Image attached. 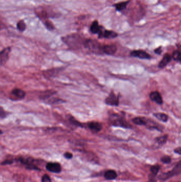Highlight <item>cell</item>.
<instances>
[{
	"label": "cell",
	"instance_id": "obj_20",
	"mask_svg": "<svg viewBox=\"0 0 181 182\" xmlns=\"http://www.w3.org/2000/svg\"><path fill=\"white\" fill-rule=\"evenodd\" d=\"M172 59V56H170V54H169V53H166L163 57L162 60L159 63L158 67L160 68L161 69L165 68L167 65L170 62Z\"/></svg>",
	"mask_w": 181,
	"mask_h": 182
},
{
	"label": "cell",
	"instance_id": "obj_11",
	"mask_svg": "<svg viewBox=\"0 0 181 182\" xmlns=\"http://www.w3.org/2000/svg\"><path fill=\"white\" fill-rule=\"evenodd\" d=\"M117 50H118L117 47L114 44L102 45V47H101L102 53H104L107 55H109V56H112L115 54Z\"/></svg>",
	"mask_w": 181,
	"mask_h": 182
},
{
	"label": "cell",
	"instance_id": "obj_25",
	"mask_svg": "<svg viewBox=\"0 0 181 182\" xmlns=\"http://www.w3.org/2000/svg\"><path fill=\"white\" fill-rule=\"evenodd\" d=\"M172 58L173 59L174 61L181 62V53L179 50H176L173 52L172 54Z\"/></svg>",
	"mask_w": 181,
	"mask_h": 182
},
{
	"label": "cell",
	"instance_id": "obj_16",
	"mask_svg": "<svg viewBox=\"0 0 181 182\" xmlns=\"http://www.w3.org/2000/svg\"><path fill=\"white\" fill-rule=\"evenodd\" d=\"M56 91L54 90H47L44 91L43 92H41L39 96V98L40 99L45 101V102L49 100V99H51V97L53 95L56 94Z\"/></svg>",
	"mask_w": 181,
	"mask_h": 182
},
{
	"label": "cell",
	"instance_id": "obj_29",
	"mask_svg": "<svg viewBox=\"0 0 181 182\" xmlns=\"http://www.w3.org/2000/svg\"><path fill=\"white\" fill-rule=\"evenodd\" d=\"M45 27H46L48 30L49 31H53L55 29L54 26V24H53L52 22H50L49 20H46L45 21Z\"/></svg>",
	"mask_w": 181,
	"mask_h": 182
},
{
	"label": "cell",
	"instance_id": "obj_9",
	"mask_svg": "<svg viewBox=\"0 0 181 182\" xmlns=\"http://www.w3.org/2000/svg\"><path fill=\"white\" fill-rule=\"evenodd\" d=\"M130 55L131 57L139 58L141 59H151V58L150 54H148L145 51L141 50L132 51L131 52Z\"/></svg>",
	"mask_w": 181,
	"mask_h": 182
},
{
	"label": "cell",
	"instance_id": "obj_19",
	"mask_svg": "<svg viewBox=\"0 0 181 182\" xmlns=\"http://www.w3.org/2000/svg\"><path fill=\"white\" fill-rule=\"evenodd\" d=\"M168 140V135H164L160 136L159 137H157L155 139V142L157 145L156 148H160L163 146L164 144H166Z\"/></svg>",
	"mask_w": 181,
	"mask_h": 182
},
{
	"label": "cell",
	"instance_id": "obj_7",
	"mask_svg": "<svg viewBox=\"0 0 181 182\" xmlns=\"http://www.w3.org/2000/svg\"><path fill=\"white\" fill-rule=\"evenodd\" d=\"M11 47H7L0 51V68L3 66L9 59V54L11 52Z\"/></svg>",
	"mask_w": 181,
	"mask_h": 182
},
{
	"label": "cell",
	"instance_id": "obj_37",
	"mask_svg": "<svg viewBox=\"0 0 181 182\" xmlns=\"http://www.w3.org/2000/svg\"></svg>",
	"mask_w": 181,
	"mask_h": 182
},
{
	"label": "cell",
	"instance_id": "obj_32",
	"mask_svg": "<svg viewBox=\"0 0 181 182\" xmlns=\"http://www.w3.org/2000/svg\"><path fill=\"white\" fill-rule=\"evenodd\" d=\"M73 156V155L72 153L69 152H65L64 154V157L67 159H71L72 158Z\"/></svg>",
	"mask_w": 181,
	"mask_h": 182
},
{
	"label": "cell",
	"instance_id": "obj_34",
	"mask_svg": "<svg viewBox=\"0 0 181 182\" xmlns=\"http://www.w3.org/2000/svg\"><path fill=\"white\" fill-rule=\"evenodd\" d=\"M174 152L175 153L178 154L179 155H181V148L179 146V147H178V148H176L175 149H174Z\"/></svg>",
	"mask_w": 181,
	"mask_h": 182
},
{
	"label": "cell",
	"instance_id": "obj_21",
	"mask_svg": "<svg viewBox=\"0 0 181 182\" xmlns=\"http://www.w3.org/2000/svg\"><path fill=\"white\" fill-rule=\"evenodd\" d=\"M160 165H154L153 166H151L150 168V171H151V176H149V180H155V177L158 174L160 171Z\"/></svg>",
	"mask_w": 181,
	"mask_h": 182
},
{
	"label": "cell",
	"instance_id": "obj_8",
	"mask_svg": "<svg viewBox=\"0 0 181 182\" xmlns=\"http://www.w3.org/2000/svg\"><path fill=\"white\" fill-rule=\"evenodd\" d=\"M25 97L26 92L20 88H14L11 91L10 96L11 100H22Z\"/></svg>",
	"mask_w": 181,
	"mask_h": 182
},
{
	"label": "cell",
	"instance_id": "obj_10",
	"mask_svg": "<svg viewBox=\"0 0 181 182\" xmlns=\"http://www.w3.org/2000/svg\"><path fill=\"white\" fill-rule=\"evenodd\" d=\"M46 168L48 171L53 173H60L62 170L61 166L58 162H49L46 166Z\"/></svg>",
	"mask_w": 181,
	"mask_h": 182
},
{
	"label": "cell",
	"instance_id": "obj_1",
	"mask_svg": "<svg viewBox=\"0 0 181 182\" xmlns=\"http://www.w3.org/2000/svg\"><path fill=\"white\" fill-rule=\"evenodd\" d=\"M109 124L115 127H119L124 128H132V127L123 116L118 114H114L109 118Z\"/></svg>",
	"mask_w": 181,
	"mask_h": 182
},
{
	"label": "cell",
	"instance_id": "obj_24",
	"mask_svg": "<svg viewBox=\"0 0 181 182\" xmlns=\"http://www.w3.org/2000/svg\"><path fill=\"white\" fill-rule=\"evenodd\" d=\"M154 116L157 119L163 122L166 123L169 120V116L167 115L166 114H164V113H160V112L155 113L154 114Z\"/></svg>",
	"mask_w": 181,
	"mask_h": 182
},
{
	"label": "cell",
	"instance_id": "obj_17",
	"mask_svg": "<svg viewBox=\"0 0 181 182\" xmlns=\"http://www.w3.org/2000/svg\"><path fill=\"white\" fill-rule=\"evenodd\" d=\"M103 28V27L100 26L97 20H95L91 24L90 27V31L94 34H98L101 29Z\"/></svg>",
	"mask_w": 181,
	"mask_h": 182
},
{
	"label": "cell",
	"instance_id": "obj_26",
	"mask_svg": "<svg viewBox=\"0 0 181 182\" xmlns=\"http://www.w3.org/2000/svg\"><path fill=\"white\" fill-rule=\"evenodd\" d=\"M68 119H69V121H70V123H72L73 125H74V126L80 127H83V125H82L81 123L79 122L77 120L75 119L72 116H70Z\"/></svg>",
	"mask_w": 181,
	"mask_h": 182
},
{
	"label": "cell",
	"instance_id": "obj_33",
	"mask_svg": "<svg viewBox=\"0 0 181 182\" xmlns=\"http://www.w3.org/2000/svg\"><path fill=\"white\" fill-rule=\"evenodd\" d=\"M155 53H156V54H161V52H162V49H161V47H158L157 49H155Z\"/></svg>",
	"mask_w": 181,
	"mask_h": 182
},
{
	"label": "cell",
	"instance_id": "obj_4",
	"mask_svg": "<svg viewBox=\"0 0 181 182\" xmlns=\"http://www.w3.org/2000/svg\"><path fill=\"white\" fill-rule=\"evenodd\" d=\"M83 45L85 47H86L92 52L98 53H102L101 47L102 45L96 40L88 39L85 41Z\"/></svg>",
	"mask_w": 181,
	"mask_h": 182
},
{
	"label": "cell",
	"instance_id": "obj_30",
	"mask_svg": "<svg viewBox=\"0 0 181 182\" xmlns=\"http://www.w3.org/2000/svg\"><path fill=\"white\" fill-rule=\"evenodd\" d=\"M9 112L6 111L2 106H0V118L1 119H4L7 117L9 115Z\"/></svg>",
	"mask_w": 181,
	"mask_h": 182
},
{
	"label": "cell",
	"instance_id": "obj_23",
	"mask_svg": "<svg viewBox=\"0 0 181 182\" xmlns=\"http://www.w3.org/2000/svg\"><path fill=\"white\" fill-rule=\"evenodd\" d=\"M148 119L145 117H138L132 119V121L134 124L140 125V126H146L147 125Z\"/></svg>",
	"mask_w": 181,
	"mask_h": 182
},
{
	"label": "cell",
	"instance_id": "obj_27",
	"mask_svg": "<svg viewBox=\"0 0 181 182\" xmlns=\"http://www.w3.org/2000/svg\"><path fill=\"white\" fill-rule=\"evenodd\" d=\"M17 28L19 29V31L20 32H24L26 29V25L25 22H24V20H20L17 23L16 25Z\"/></svg>",
	"mask_w": 181,
	"mask_h": 182
},
{
	"label": "cell",
	"instance_id": "obj_28",
	"mask_svg": "<svg viewBox=\"0 0 181 182\" xmlns=\"http://www.w3.org/2000/svg\"><path fill=\"white\" fill-rule=\"evenodd\" d=\"M160 160L164 164H169L172 162V158L169 155H164L161 157Z\"/></svg>",
	"mask_w": 181,
	"mask_h": 182
},
{
	"label": "cell",
	"instance_id": "obj_22",
	"mask_svg": "<svg viewBox=\"0 0 181 182\" xmlns=\"http://www.w3.org/2000/svg\"><path fill=\"white\" fill-rule=\"evenodd\" d=\"M130 1V0H128V1H126L119 2V3L114 4L113 7H115L116 11H118V12H122L126 9Z\"/></svg>",
	"mask_w": 181,
	"mask_h": 182
},
{
	"label": "cell",
	"instance_id": "obj_13",
	"mask_svg": "<svg viewBox=\"0 0 181 182\" xmlns=\"http://www.w3.org/2000/svg\"><path fill=\"white\" fill-rule=\"evenodd\" d=\"M61 71V68H53L47 69L46 71H43V75L46 79H49L53 78L59 73Z\"/></svg>",
	"mask_w": 181,
	"mask_h": 182
},
{
	"label": "cell",
	"instance_id": "obj_15",
	"mask_svg": "<svg viewBox=\"0 0 181 182\" xmlns=\"http://www.w3.org/2000/svg\"><path fill=\"white\" fill-rule=\"evenodd\" d=\"M88 126L89 130H90L92 133H99L103 129L102 125L96 121H91L88 123Z\"/></svg>",
	"mask_w": 181,
	"mask_h": 182
},
{
	"label": "cell",
	"instance_id": "obj_5",
	"mask_svg": "<svg viewBox=\"0 0 181 182\" xmlns=\"http://www.w3.org/2000/svg\"><path fill=\"white\" fill-rule=\"evenodd\" d=\"M106 105L110 106H118L120 103V96L115 94L113 91L109 93L105 100Z\"/></svg>",
	"mask_w": 181,
	"mask_h": 182
},
{
	"label": "cell",
	"instance_id": "obj_14",
	"mask_svg": "<svg viewBox=\"0 0 181 182\" xmlns=\"http://www.w3.org/2000/svg\"><path fill=\"white\" fill-rule=\"evenodd\" d=\"M149 98L152 101H154L158 105H161L163 103V98L161 94L158 91L151 92L149 94Z\"/></svg>",
	"mask_w": 181,
	"mask_h": 182
},
{
	"label": "cell",
	"instance_id": "obj_36",
	"mask_svg": "<svg viewBox=\"0 0 181 182\" xmlns=\"http://www.w3.org/2000/svg\"><path fill=\"white\" fill-rule=\"evenodd\" d=\"M2 133H3V131L2 130H0V134H2Z\"/></svg>",
	"mask_w": 181,
	"mask_h": 182
},
{
	"label": "cell",
	"instance_id": "obj_2",
	"mask_svg": "<svg viewBox=\"0 0 181 182\" xmlns=\"http://www.w3.org/2000/svg\"><path fill=\"white\" fill-rule=\"evenodd\" d=\"M66 45L68 46V47L71 49H77L80 47L81 45V37L79 35L73 34L69 35L67 36H65L62 38Z\"/></svg>",
	"mask_w": 181,
	"mask_h": 182
},
{
	"label": "cell",
	"instance_id": "obj_3",
	"mask_svg": "<svg viewBox=\"0 0 181 182\" xmlns=\"http://www.w3.org/2000/svg\"><path fill=\"white\" fill-rule=\"evenodd\" d=\"M181 161H179L177 164L170 171H167L166 173L162 174L158 177V179L161 181H165L169 179L172 178V177L181 174Z\"/></svg>",
	"mask_w": 181,
	"mask_h": 182
},
{
	"label": "cell",
	"instance_id": "obj_12",
	"mask_svg": "<svg viewBox=\"0 0 181 182\" xmlns=\"http://www.w3.org/2000/svg\"><path fill=\"white\" fill-rule=\"evenodd\" d=\"M118 34L114 31H109L106 29H104L102 32L98 35V37L100 38H106V39H112L115 38L118 36Z\"/></svg>",
	"mask_w": 181,
	"mask_h": 182
},
{
	"label": "cell",
	"instance_id": "obj_35",
	"mask_svg": "<svg viewBox=\"0 0 181 182\" xmlns=\"http://www.w3.org/2000/svg\"><path fill=\"white\" fill-rule=\"evenodd\" d=\"M13 160H5L3 162H2V165H10L11 164H12Z\"/></svg>",
	"mask_w": 181,
	"mask_h": 182
},
{
	"label": "cell",
	"instance_id": "obj_18",
	"mask_svg": "<svg viewBox=\"0 0 181 182\" xmlns=\"http://www.w3.org/2000/svg\"><path fill=\"white\" fill-rule=\"evenodd\" d=\"M118 174L114 170H107L104 174V177L106 180H115L118 177Z\"/></svg>",
	"mask_w": 181,
	"mask_h": 182
},
{
	"label": "cell",
	"instance_id": "obj_6",
	"mask_svg": "<svg viewBox=\"0 0 181 182\" xmlns=\"http://www.w3.org/2000/svg\"><path fill=\"white\" fill-rule=\"evenodd\" d=\"M19 161L21 162V164L25 165L26 168L29 170H39V168L37 167L35 164V160L31 158H20L18 159Z\"/></svg>",
	"mask_w": 181,
	"mask_h": 182
},
{
	"label": "cell",
	"instance_id": "obj_31",
	"mask_svg": "<svg viewBox=\"0 0 181 182\" xmlns=\"http://www.w3.org/2000/svg\"><path fill=\"white\" fill-rule=\"evenodd\" d=\"M42 182H51V179L49 175H44L42 177Z\"/></svg>",
	"mask_w": 181,
	"mask_h": 182
}]
</instances>
